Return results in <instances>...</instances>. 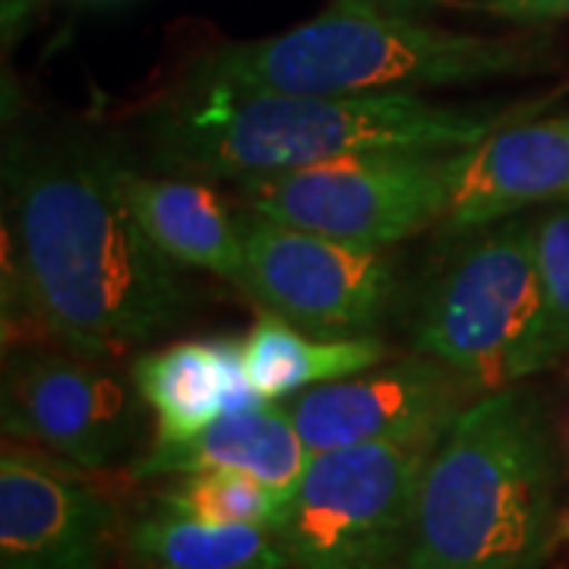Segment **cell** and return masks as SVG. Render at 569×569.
Segmentation results:
<instances>
[{"label":"cell","mask_w":569,"mask_h":569,"mask_svg":"<svg viewBox=\"0 0 569 569\" xmlns=\"http://www.w3.org/2000/svg\"><path fill=\"white\" fill-rule=\"evenodd\" d=\"M3 336L118 358L181 323L183 269L142 234L102 156L17 140L3 159Z\"/></svg>","instance_id":"cell-1"},{"label":"cell","mask_w":569,"mask_h":569,"mask_svg":"<svg viewBox=\"0 0 569 569\" xmlns=\"http://www.w3.org/2000/svg\"><path fill=\"white\" fill-rule=\"evenodd\" d=\"M541 99L509 104H437L418 92L307 96L238 82L190 80L146 121L156 168L197 181H247L370 152H456Z\"/></svg>","instance_id":"cell-2"},{"label":"cell","mask_w":569,"mask_h":569,"mask_svg":"<svg viewBox=\"0 0 569 569\" xmlns=\"http://www.w3.org/2000/svg\"><path fill=\"white\" fill-rule=\"evenodd\" d=\"M557 459L529 389L478 396L427 459L402 569H535L557 538Z\"/></svg>","instance_id":"cell-3"},{"label":"cell","mask_w":569,"mask_h":569,"mask_svg":"<svg viewBox=\"0 0 569 569\" xmlns=\"http://www.w3.org/2000/svg\"><path fill=\"white\" fill-rule=\"evenodd\" d=\"M541 36L452 32L373 0H332L279 36L231 41L193 67V80L307 96L418 92L529 77L548 67Z\"/></svg>","instance_id":"cell-4"},{"label":"cell","mask_w":569,"mask_h":569,"mask_svg":"<svg viewBox=\"0 0 569 569\" xmlns=\"http://www.w3.org/2000/svg\"><path fill=\"white\" fill-rule=\"evenodd\" d=\"M466 234L427 284L411 342L485 396L560 365V351L535 222L509 216Z\"/></svg>","instance_id":"cell-5"},{"label":"cell","mask_w":569,"mask_h":569,"mask_svg":"<svg viewBox=\"0 0 569 569\" xmlns=\"http://www.w3.org/2000/svg\"><path fill=\"white\" fill-rule=\"evenodd\" d=\"M437 447L361 443L317 452L288 500L295 569H402L427 459Z\"/></svg>","instance_id":"cell-6"},{"label":"cell","mask_w":569,"mask_h":569,"mask_svg":"<svg viewBox=\"0 0 569 569\" xmlns=\"http://www.w3.org/2000/svg\"><path fill=\"white\" fill-rule=\"evenodd\" d=\"M447 152H370L241 183L244 206L272 222L355 247H387L443 224Z\"/></svg>","instance_id":"cell-7"},{"label":"cell","mask_w":569,"mask_h":569,"mask_svg":"<svg viewBox=\"0 0 569 569\" xmlns=\"http://www.w3.org/2000/svg\"><path fill=\"white\" fill-rule=\"evenodd\" d=\"M108 361L63 346L7 351L0 389L7 440L36 443L89 471L118 462L137 443L146 402L133 377Z\"/></svg>","instance_id":"cell-8"},{"label":"cell","mask_w":569,"mask_h":569,"mask_svg":"<svg viewBox=\"0 0 569 569\" xmlns=\"http://www.w3.org/2000/svg\"><path fill=\"white\" fill-rule=\"evenodd\" d=\"M247 279L253 305L313 336H373L396 298L399 276L387 250L332 241L244 212Z\"/></svg>","instance_id":"cell-9"},{"label":"cell","mask_w":569,"mask_h":569,"mask_svg":"<svg viewBox=\"0 0 569 569\" xmlns=\"http://www.w3.org/2000/svg\"><path fill=\"white\" fill-rule=\"evenodd\" d=\"M478 396L456 370L415 355L305 389L284 408L317 456L361 443L437 447Z\"/></svg>","instance_id":"cell-10"},{"label":"cell","mask_w":569,"mask_h":569,"mask_svg":"<svg viewBox=\"0 0 569 569\" xmlns=\"http://www.w3.org/2000/svg\"><path fill=\"white\" fill-rule=\"evenodd\" d=\"M89 468L20 440L0 456V569H104L123 541L114 497Z\"/></svg>","instance_id":"cell-11"},{"label":"cell","mask_w":569,"mask_h":569,"mask_svg":"<svg viewBox=\"0 0 569 569\" xmlns=\"http://www.w3.org/2000/svg\"><path fill=\"white\" fill-rule=\"evenodd\" d=\"M449 206L443 228L466 234L529 206L569 200V111L526 118L443 156Z\"/></svg>","instance_id":"cell-12"},{"label":"cell","mask_w":569,"mask_h":569,"mask_svg":"<svg viewBox=\"0 0 569 569\" xmlns=\"http://www.w3.org/2000/svg\"><path fill=\"white\" fill-rule=\"evenodd\" d=\"M104 174L142 234L181 269L219 276L238 291L247 279L244 212L234 216L222 197L197 178H146L104 159Z\"/></svg>","instance_id":"cell-13"},{"label":"cell","mask_w":569,"mask_h":569,"mask_svg":"<svg viewBox=\"0 0 569 569\" xmlns=\"http://www.w3.org/2000/svg\"><path fill=\"white\" fill-rule=\"evenodd\" d=\"M130 377L156 415V443H178L224 411L269 402L247 373L244 342L228 336L146 351L130 365Z\"/></svg>","instance_id":"cell-14"},{"label":"cell","mask_w":569,"mask_h":569,"mask_svg":"<svg viewBox=\"0 0 569 569\" xmlns=\"http://www.w3.org/2000/svg\"><path fill=\"white\" fill-rule=\"evenodd\" d=\"M310 449L301 440L288 408L260 402V406L224 411L200 433L178 443H156L133 459L130 478H174L209 468H234L260 478L263 485L291 500L298 481L305 478Z\"/></svg>","instance_id":"cell-15"},{"label":"cell","mask_w":569,"mask_h":569,"mask_svg":"<svg viewBox=\"0 0 569 569\" xmlns=\"http://www.w3.org/2000/svg\"><path fill=\"white\" fill-rule=\"evenodd\" d=\"M127 569H288L279 531L209 526L156 507L123 526Z\"/></svg>","instance_id":"cell-16"},{"label":"cell","mask_w":569,"mask_h":569,"mask_svg":"<svg viewBox=\"0 0 569 569\" xmlns=\"http://www.w3.org/2000/svg\"><path fill=\"white\" fill-rule=\"evenodd\" d=\"M387 355V342H380L377 336L326 339L266 310L244 336L247 373L269 402L365 373L370 367L383 365Z\"/></svg>","instance_id":"cell-17"},{"label":"cell","mask_w":569,"mask_h":569,"mask_svg":"<svg viewBox=\"0 0 569 569\" xmlns=\"http://www.w3.org/2000/svg\"><path fill=\"white\" fill-rule=\"evenodd\" d=\"M156 507L209 526H260L279 531L288 500L247 471L209 468L174 475V481L156 493Z\"/></svg>","instance_id":"cell-18"},{"label":"cell","mask_w":569,"mask_h":569,"mask_svg":"<svg viewBox=\"0 0 569 569\" xmlns=\"http://www.w3.org/2000/svg\"><path fill=\"white\" fill-rule=\"evenodd\" d=\"M535 241H538V266L548 291L550 329L560 351V361L569 365V200L553 203L535 222Z\"/></svg>","instance_id":"cell-19"},{"label":"cell","mask_w":569,"mask_h":569,"mask_svg":"<svg viewBox=\"0 0 569 569\" xmlns=\"http://www.w3.org/2000/svg\"><path fill=\"white\" fill-rule=\"evenodd\" d=\"M485 10L512 22H550L567 20L569 0H490Z\"/></svg>","instance_id":"cell-20"},{"label":"cell","mask_w":569,"mask_h":569,"mask_svg":"<svg viewBox=\"0 0 569 569\" xmlns=\"http://www.w3.org/2000/svg\"><path fill=\"white\" fill-rule=\"evenodd\" d=\"M36 7H39V0H17L10 10H3V13H0V22H3V36L10 39V36L20 29L22 22H26V17L36 10Z\"/></svg>","instance_id":"cell-21"},{"label":"cell","mask_w":569,"mask_h":569,"mask_svg":"<svg viewBox=\"0 0 569 569\" xmlns=\"http://www.w3.org/2000/svg\"><path fill=\"white\" fill-rule=\"evenodd\" d=\"M380 7H389V10H402V13H415L421 7H430V3H440V0H373Z\"/></svg>","instance_id":"cell-22"},{"label":"cell","mask_w":569,"mask_h":569,"mask_svg":"<svg viewBox=\"0 0 569 569\" xmlns=\"http://www.w3.org/2000/svg\"><path fill=\"white\" fill-rule=\"evenodd\" d=\"M557 538H567L569 541V516L560 522V531H557Z\"/></svg>","instance_id":"cell-23"},{"label":"cell","mask_w":569,"mask_h":569,"mask_svg":"<svg viewBox=\"0 0 569 569\" xmlns=\"http://www.w3.org/2000/svg\"><path fill=\"white\" fill-rule=\"evenodd\" d=\"M13 3H17V0H0V13H3V10H10Z\"/></svg>","instance_id":"cell-24"},{"label":"cell","mask_w":569,"mask_h":569,"mask_svg":"<svg viewBox=\"0 0 569 569\" xmlns=\"http://www.w3.org/2000/svg\"><path fill=\"white\" fill-rule=\"evenodd\" d=\"M485 3H490V0H485Z\"/></svg>","instance_id":"cell-25"}]
</instances>
